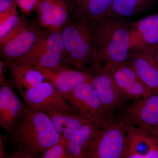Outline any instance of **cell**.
I'll list each match as a JSON object with an SVG mask.
<instances>
[{"label":"cell","instance_id":"24","mask_svg":"<svg viewBox=\"0 0 158 158\" xmlns=\"http://www.w3.org/2000/svg\"><path fill=\"white\" fill-rule=\"evenodd\" d=\"M67 144L63 140H60L47 150L43 155L42 158H69L66 150Z\"/></svg>","mask_w":158,"mask_h":158},{"label":"cell","instance_id":"7","mask_svg":"<svg viewBox=\"0 0 158 158\" xmlns=\"http://www.w3.org/2000/svg\"><path fill=\"white\" fill-rule=\"evenodd\" d=\"M66 101L73 112L100 127L116 116L106 112L91 82L78 85Z\"/></svg>","mask_w":158,"mask_h":158},{"label":"cell","instance_id":"8","mask_svg":"<svg viewBox=\"0 0 158 158\" xmlns=\"http://www.w3.org/2000/svg\"><path fill=\"white\" fill-rule=\"evenodd\" d=\"M65 57L61 30L48 31L38 45L15 63H25L37 68L55 69L64 65Z\"/></svg>","mask_w":158,"mask_h":158},{"label":"cell","instance_id":"16","mask_svg":"<svg viewBox=\"0 0 158 158\" xmlns=\"http://www.w3.org/2000/svg\"><path fill=\"white\" fill-rule=\"evenodd\" d=\"M126 127L125 158H158V143L146 131L127 123Z\"/></svg>","mask_w":158,"mask_h":158},{"label":"cell","instance_id":"26","mask_svg":"<svg viewBox=\"0 0 158 158\" xmlns=\"http://www.w3.org/2000/svg\"><path fill=\"white\" fill-rule=\"evenodd\" d=\"M16 0H0V13L17 5Z\"/></svg>","mask_w":158,"mask_h":158},{"label":"cell","instance_id":"15","mask_svg":"<svg viewBox=\"0 0 158 158\" xmlns=\"http://www.w3.org/2000/svg\"><path fill=\"white\" fill-rule=\"evenodd\" d=\"M40 27L49 31L61 30L68 20L65 0H37L35 9Z\"/></svg>","mask_w":158,"mask_h":158},{"label":"cell","instance_id":"14","mask_svg":"<svg viewBox=\"0 0 158 158\" xmlns=\"http://www.w3.org/2000/svg\"><path fill=\"white\" fill-rule=\"evenodd\" d=\"M136 73L152 91H158V64L150 48H133L128 59Z\"/></svg>","mask_w":158,"mask_h":158},{"label":"cell","instance_id":"23","mask_svg":"<svg viewBox=\"0 0 158 158\" xmlns=\"http://www.w3.org/2000/svg\"><path fill=\"white\" fill-rule=\"evenodd\" d=\"M25 18L14 15L0 22V44L2 43L19 32L27 23Z\"/></svg>","mask_w":158,"mask_h":158},{"label":"cell","instance_id":"12","mask_svg":"<svg viewBox=\"0 0 158 158\" xmlns=\"http://www.w3.org/2000/svg\"><path fill=\"white\" fill-rule=\"evenodd\" d=\"M42 73L46 81L51 83L65 100L71 92L78 85L85 82H91L88 73L63 65L55 69L37 68Z\"/></svg>","mask_w":158,"mask_h":158},{"label":"cell","instance_id":"28","mask_svg":"<svg viewBox=\"0 0 158 158\" xmlns=\"http://www.w3.org/2000/svg\"><path fill=\"white\" fill-rule=\"evenodd\" d=\"M158 64V43L150 47Z\"/></svg>","mask_w":158,"mask_h":158},{"label":"cell","instance_id":"13","mask_svg":"<svg viewBox=\"0 0 158 158\" xmlns=\"http://www.w3.org/2000/svg\"><path fill=\"white\" fill-rule=\"evenodd\" d=\"M24 105L12 89L11 85L0 88V125L7 133L11 134L25 114Z\"/></svg>","mask_w":158,"mask_h":158},{"label":"cell","instance_id":"29","mask_svg":"<svg viewBox=\"0 0 158 158\" xmlns=\"http://www.w3.org/2000/svg\"><path fill=\"white\" fill-rule=\"evenodd\" d=\"M6 156H7V155L5 152L2 139V138H1V139H0V158H6Z\"/></svg>","mask_w":158,"mask_h":158},{"label":"cell","instance_id":"19","mask_svg":"<svg viewBox=\"0 0 158 158\" xmlns=\"http://www.w3.org/2000/svg\"><path fill=\"white\" fill-rule=\"evenodd\" d=\"M46 113L50 118L61 140L67 144L82 126L90 122L73 111H54Z\"/></svg>","mask_w":158,"mask_h":158},{"label":"cell","instance_id":"11","mask_svg":"<svg viewBox=\"0 0 158 158\" xmlns=\"http://www.w3.org/2000/svg\"><path fill=\"white\" fill-rule=\"evenodd\" d=\"M105 65L112 73L118 88L130 100L147 97L152 92L139 77L128 60Z\"/></svg>","mask_w":158,"mask_h":158},{"label":"cell","instance_id":"10","mask_svg":"<svg viewBox=\"0 0 158 158\" xmlns=\"http://www.w3.org/2000/svg\"><path fill=\"white\" fill-rule=\"evenodd\" d=\"M23 98L27 107L45 113L54 111H72L68 102L47 81L31 88Z\"/></svg>","mask_w":158,"mask_h":158},{"label":"cell","instance_id":"9","mask_svg":"<svg viewBox=\"0 0 158 158\" xmlns=\"http://www.w3.org/2000/svg\"><path fill=\"white\" fill-rule=\"evenodd\" d=\"M35 22H27L21 30L2 43L0 44V54L7 67L25 56L38 45L48 33Z\"/></svg>","mask_w":158,"mask_h":158},{"label":"cell","instance_id":"22","mask_svg":"<svg viewBox=\"0 0 158 158\" xmlns=\"http://www.w3.org/2000/svg\"><path fill=\"white\" fill-rule=\"evenodd\" d=\"M157 0H114L103 19L128 18L150 11Z\"/></svg>","mask_w":158,"mask_h":158},{"label":"cell","instance_id":"1","mask_svg":"<svg viewBox=\"0 0 158 158\" xmlns=\"http://www.w3.org/2000/svg\"><path fill=\"white\" fill-rule=\"evenodd\" d=\"M11 135L15 148L11 158H41L61 140L49 116L29 108Z\"/></svg>","mask_w":158,"mask_h":158},{"label":"cell","instance_id":"18","mask_svg":"<svg viewBox=\"0 0 158 158\" xmlns=\"http://www.w3.org/2000/svg\"><path fill=\"white\" fill-rule=\"evenodd\" d=\"M158 43V11L133 22L131 32V48H150Z\"/></svg>","mask_w":158,"mask_h":158},{"label":"cell","instance_id":"21","mask_svg":"<svg viewBox=\"0 0 158 158\" xmlns=\"http://www.w3.org/2000/svg\"><path fill=\"white\" fill-rule=\"evenodd\" d=\"M101 127L91 122L83 125L67 144L66 150L69 158H86Z\"/></svg>","mask_w":158,"mask_h":158},{"label":"cell","instance_id":"27","mask_svg":"<svg viewBox=\"0 0 158 158\" xmlns=\"http://www.w3.org/2000/svg\"><path fill=\"white\" fill-rule=\"evenodd\" d=\"M5 66H7L6 63L3 60H1L0 61V85L1 86L6 85H11L7 82L4 77L3 69Z\"/></svg>","mask_w":158,"mask_h":158},{"label":"cell","instance_id":"2","mask_svg":"<svg viewBox=\"0 0 158 158\" xmlns=\"http://www.w3.org/2000/svg\"><path fill=\"white\" fill-rule=\"evenodd\" d=\"M86 22L100 63L113 65L128 60L133 21L127 18Z\"/></svg>","mask_w":158,"mask_h":158},{"label":"cell","instance_id":"6","mask_svg":"<svg viewBox=\"0 0 158 158\" xmlns=\"http://www.w3.org/2000/svg\"><path fill=\"white\" fill-rule=\"evenodd\" d=\"M120 111L118 116L126 123L145 130L158 143V91L131 100Z\"/></svg>","mask_w":158,"mask_h":158},{"label":"cell","instance_id":"20","mask_svg":"<svg viewBox=\"0 0 158 158\" xmlns=\"http://www.w3.org/2000/svg\"><path fill=\"white\" fill-rule=\"evenodd\" d=\"M8 67L13 84L22 97L31 88L46 81L42 73L33 65L12 63Z\"/></svg>","mask_w":158,"mask_h":158},{"label":"cell","instance_id":"4","mask_svg":"<svg viewBox=\"0 0 158 158\" xmlns=\"http://www.w3.org/2000/svg\"><path fill=\"white\" fill-rule=\"evenodd\" d=\"M126 145L125 123L116 115L101 127L86 158H125Z\"/></svg>","mask_w":158,"mask_h":158},{"label":"cell","instance_id":"25","mask_svg":"<svg viewBox=\"0 0 158 158\" xmlns=\"http://www.w3.org/2000/svg\"><path fill=\"white\" fill-rule=\"evenodd\" d=\"M18 6L26 16H30L37 6V0H16Z\"/></svg>","mask_w":158,"mask_h":158},{"label":"cell","instance_id":"3","mask_svg":"<svg viewBox=\"0 0 158 158\" xmlns=\"http://www.w3.org/2000/svg\"><path fill=\"white\" fill-rule=\"evenodd\" d=\"M61 32L65 52L64 65L83 71L88 65L100 63L86 21L71 18Z\"/></svg>","mask_w":158,"mask_h":158},{"label":"cell","instance_id":"5","mask_svg":"<svg viewBox=\"0 0 158 158\" xmlns=\"http://www.w3.org/2000/svg\"><path fill=\"white\" fill-rule=\"evenodd\" d=\"M84 71L90 75L91 84L110 115H115L116 111L128 103L129 99L118 88L112 73L103 63H92Z\"/></svg>","mask_w":158,"mask_h":158},{"label":"cell","instance_id":"17","mask_svg":"<svg viewBox=\"0 0 158 158\" xmlns=\"http://www.w3.org/2000/svg\"><path fill=\"white\" fill-rule=\"evenodd\" d=\"M69 15L79 21H98L103 19L114 0H65Z\"/></svg>","mask_w":158,"mask_h":158}]
</instances>
